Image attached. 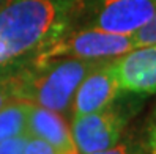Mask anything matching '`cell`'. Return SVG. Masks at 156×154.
Masks as SVG:
<instances>
[{
	"mask_svg": "<svg viewBox=\"0 0 156 154\" xmlns=\"http://www.w3.org/2000/svg\"><path fill=\"white\" fill-rule=\"evenodd\" d=\"M74 0H14L0 10V71L36 57L68 32Z\"/></svg>",
	"mask_w": 156,
	"mask_h": 154,
	"instance_id": "1",
	"label": "cell"
},
{
	"mask_svg": "<svg viewBox=\"0 0 156 154\" xmlns=\"http://www.w3.org/2000/svg\"><path fill=\"white\" fill-rule=\"evenodd\" d=\"M101 61L104 60L58 58L33 65L32 69H21L19 99H27L54 112H65L84 77Z\"/></svg>",
	"mask_w": 156,
	"mask_h": 154,
	"instance_id": "2",
	"label": "cell"
},
{
	"mask_svg": "<svg viewBox=\"0 0 156 154\" xmlns=\"http://www.w3.org/2000/svg\"><path fill=\"white\" fill-rule=\"evenodd\" d=\"M136 49L133 35H117L96 29L66 32L49 47L33 58V65H43L58 58L114 60Z\"/></svg>",
	"mask_w": 156,
	"mask_h": 154,
	"instance_id": "3",
	"label": "cell"
},
{
	"mask_svg": "<svg viewBox=\"0 0 156 154\" xmlns=\"http://www.w3.org/2000/svg\"><path fill=\"white\" fill-rule=\"evenodd\" d=\"M126 116L118 108L107 105L103 110L73 118L71 135L79 154L103 151L120 140Z\"/></svg>",
	"mask_w": 156,
	"mask_h": 154,
	"instance_id": "4",
	"label": "cell"
},
{
	"mask_svg": "<svg viewBox=\"0 0 156 154\" xmlns=\"http://www.w3.org/2000/svg\"><path fill=\"white\" fill-rule=\"evenodd\" d=\"M156 0H98L90 29L117 35H134L148 24Z\"/></svg>",
	"mask_w": 156,
	"mask_h": 154,
	"instance_id": "5",
	"label": "cell"
},
{
	"mask_svg": "<svg viewBox=\"0 0 156 154\" xmlns=\"http://www.w3.org/2000/svg\"><path fill=\"white\" fill-rule=\"evenodd\" d=\"M114 60L101 61L84 77L71 101L73 118L103 110L115 101L122 90L118 84Z\"/></svg>",
	"mask_w": 156,
	"mask_h": 154,
	"instance_id": "6",
	"label": "cell"
},
{
	"mask_svg": "<svg viewBox=\"0 0 156 154\" xmlns=\"http://www.w3.org/2000/svg\"><path fill=\"white\" fill-rule=\"evenodd\" d=\"M122 91L134 94L156 93V43L136 47L114 60Z\"/></svg>",
	"mask_w": 156,
	"mask_h": 154,
	"instance_id": "7",
	"label": "cell"
},
{
	"mask_svg": "<svg viewBox=\"0 0 156 154\" xmlns=\"http://www.w3.org/2000/svg\"><path fill=\"white\" fill-rule=\"evenodd\" d=\"M27 135L44 140L62 154H79L65 120L46 107L33 104L27 120Z\"/></svg>",
	"mask_w": 156,
	"mask_h": 154,
	"instance_id": "8",
	"label": "cell"
},
{
	"mask_svg": "<svg viewBox=\"0 0 156 154\" xmlns=\"http://www.w3.org/2000/svg\"><path fill=\"white\" fill-rule=\"evenodd\" d=\"M32 107V101L17 98L0 108V143L13 137L27 135V120Z\"/></svg>",
	"mask_w": 156,
	"mask_h": 154,
	"instance_id": "9",
	"label": "cell"
},
{
	"mask_svg": "<svg viewBox=\"0 0 156 154\" xmlns=\"http://www.w3.org/2000/svg\"><path fill=\"white\" fill-rule=\"evenodd\" d=\"M21 88V69H3L0 71V108L11 99L19 98Z\"/></svg>",
	"mask_w": 156,
	"mask_h": 154,
	"instance_id": "10",
	"label": "cell"
},
{
	"mask_svg": "<svg viewBox=\"0 0 156 154\" xmlns=\"http://www.w3.org/2000/svg\"><path fill=\"white\" fill-rule=\"evenodd\" d=\"M133 39L136 47H142V46H150V44L156 43V10L151 16V19L148 24L144 25L140 30H137L133 35Z\"/></svg>",
	"mask_w": 156,
	"mask_h": 154,
	"instance_id": "11",
	"label": "cell"
},
{
	"mask_svg": "<svg viewBox=\"0 0 156 154\" xmlns=\"http://www.w3.org/2000/svg\"><path fill=\"white\" fill-rule=\"evenodd\" d=\"M24 154H62V152L57 151L54 146H51L49 143H46L44 140L27 135Z\"/></svg>",
	"mask_w": 156,
	"mask_h": 154,
	"instance_id": "12",
	"label": "cell"
},
{
	"mask_svg": "<svg viewBox=\"0 0 156 154\" xmlns=\"http://www.w3.org/2000/svg\"><path fill=\"white\" fill-rule=\"evenodd\" d=\"M25 142H27V135L8 139L0 143V154H24Z\"/></svg>",
	"mask_w": 156,
	"mask_h": 154,
	"instance_id": "13",
	"label": "cell"
},
{
	"mask_svg": "<svg viewBox=\"0 0 156 154\" xmlns=\"http://www.w3.org/2000/svg\"><path fill=\"white\" fill-rule=\"evenodd\" d=\"M91 154H129V151H128V146L120 145V146H111L107 149L96 151V152H91Z\"/></svg>",
	"mask_w": 156,
	"mask_h": 154,
	"instance_id": "14",
	"label": "cell"
},
{
	"mask_svg": "<svg viewBox=\"0 0 156 154\" xmlns=\"http://www.w3.org/2000/svg\"><path fill=\"white\" fill-rule=\"evenodd\" d=\"M150 148H151L153 154H156V120H154V124L150 131Z\"/></svg>",
	"mask_w": 156,
	"mask_h": 154,
	"instance_id": "15",
	"label": "cell"
},
{
	"mask_svg": "<svg viewBox=\"0 0 156 154\" xmlns=\"http://www.w3.org/2000/svg\"><path fill=\"white\" fill-rule=\"evenodd\" d=\"M11 2H14V0H0V10H2V8H5L6 5H10Z\"/></svg>",
	"mask_w": 156,
	"mask_h": 154,
	"instance_id": "16",
	"label": "cell"
}]
</instances>
